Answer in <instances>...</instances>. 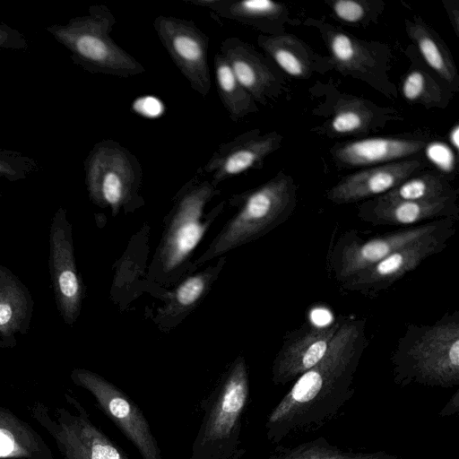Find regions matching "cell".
Wrapping results in <instances>:
<instances>
[{
	"label": "cell",
	"instance_id": "cell-1",
	"mask_svg": "<svg viewBox=\"0 0 459 459\" xmlns=\"http://www.w3.org/2000/svg\"><path fill=\"white\" fill-rule=\"evenodd\" d=\"M368 342L366 320L344 317L325 356L295 380L267 415V440L278 446L335 419L354 394L355 374Z\"/></svg>",
	"mask_w": 459,
	"mask_h": 459
},
{
	"label": "cell",
	"instance_id": "cell-2",
	"mask_svg": "<svg viewBox=\"0 0 459 459\" xmlns=\"http://www.w3.org/2000/svg\"><path fill=\"white\" fill-rule=\"evenodd\" d=\"M202 169L178 190L165 220V228L154 255L148 276L160 285H170L193 273L190 258L208 229L223 212L221 201L211 211L205 207L221 191L209 179L203 178Z\"/></svg>",
	"mask_w": 459,
	"mask_h": 459
},
{
	"label": "cell",
	"instance_id": "cell-3",
	"mask_svg": "<svg viewBox=\"0 0 459 459\" xmlns=\"http://www.w3.org/2000/svg\"><path fill=\"white\" fill-rule=\"evenodd\" d=\"M390 359L400 386H457L459 312L446 313L432 325H407Z\"/></svg>",
	"mask_w": 459,
	"mask_h": 459
},
{
	"label": "cell",
	"instance_id": "cell-4",
	"mask_svg": "<svg viewBox=\"0 0 459 459\" xmlns=\"http://www.w3.org/2000/svg\"><path fill=\"white\" fill-rule=\"evenodd\" d=\"M229 204L237 208L236 212L192 264L193 271L288 221L297 205V185L290 175L281 170L259 186L232 195Z\"/></svg>",
	"mask_w": 459,
	"mask_h": 459
},
{
	"label": "cell",
	"instance_id": "cell-5",
	"mask_svg": "<svg viewBox=\"0 0 459 459\" xmlns=\"http://www.w3.org/2000/svg\"><path fill=\"white\" fill-rule=\"evenodd\" d=\"M250 396L248 367L239 354L200 403L201 424L189 459H240L242 420Z\"/></svg>",
	"mask_w": 459,
	"mask_h": 459
},
{
	"label": "cell",
	"instance_id": "cell-6",
	"mask_svg": "<svg viewBox=\"0 0 459 459\" xmlns=\"http://www.w3.org/2000/svg\"><path fill=\"white\" fill-rule=\"evenodd\" d=\"M116 22L107 5L94 4L87 14L46 30L70 52L74 64L88 73L123 79L143 74L144 66L112 39Z\"/></svg>",
	"mask_w": 459,
	"mask_h": 459
},
{
	"label": "cell",
	"instance_id": "cell-7",
	"mask_svg": "<svg viewBox=\"0 0 459 459\" xmlns=\"http://www.w3.org/2000/svg\"><path fill=\"white\" fill-rule=\"evenodd\" d=\"M83 167L89 197L96 205L109 208L114 216L121 210L132 212L143 205L141 163L120 143L112 139L96 143Z\"/></svg>",
	"mask_w": 459,
	"mask_h": 459
},
{
	"label": "cell",
	"instance_id": "cell-8",
	"mask_svg": "<svg viewBox=\"0 0 459 459\" xmlns=\"http://www.w3.org/2000/svg\"><path fill=\"white\" fill-rule=\"evenodd\" d=\"M303 25L319 31L332 69L363 81L385 96L397 95L388 74L391 56L386 45L359 39L323 20L307 18Z\"/></svg>",
	"mask_w": 459,
	"mask_h": 459
},
{
	"label": "cell",
	"instance_id": "cell-9",
	"mask_svg": "<svg viewBox=\"0 0 459 459\" xmlns=\"http://www.w3.org/2000/svg\"><path fill=\"white\" fill-rule=\"evenodd\" d=\"M66 398L72 410L56 408L49 414L48 408L40 404L31 410L33 417L51 435L65 459H130L91 421L75 398L67 394Z\"/></svg>",
	"mask_w": 459,
	"mask_h": 459
},
{
	"label": "cell",
	"instance_id": "cell-10",
	"mask_svg": "<svg viewBox=\"0 0 459 459\" xmlns=\"http://www.w3.org/2000/svg\"><path fill=\"white\" fill-rule=\"evenodd\" d=\"M455 220L446 219L434 231L394 251L388 256L343 281V290L365 297L376 298L408 273L416 269L428 257L442 252L455 235Z\"/></svg>",
	"mask_w": 459,
	"mask_h": 459
},
{
	"label": "cell",
	"instance_id": "cell-11",
	"mask_svg": "<svg viewBox=\"0 0 459 459\" xmlns=\"http://www.w3.org/2000/svg\"><path fill=\"white\" fill-rule=\"evenodd\" d=\"M71 379L92 395L99 408L136 448L142 459H162L149 421L125 392L100 375L85 368H74Z\"/></svg>",
	"mask_w": 459,
	"mask_h": 459
},
{
	"label": "cell",
	"instance_id": "cell-12",
	"mask_svg": "<svg viewBox=\"0 0 459 459\" xmlns=\"http://www.w3.org/2000/svg\"><path fill=\"white\" fill-rule=\"evenodd\" d=\"M446 220L430 221L368 239L361 238L354 231L345 232L329 250L328 269L337 282L342 284L357 273L374 265L394 251L434 231Z\"/></svg>",
	"mask_w": 459,
	"mask_h": 459
},
{
	"label": "cell",
	"instance_id": "cell-13",
	"mask_svg": "<svg viewBox=\"0 0 459 459\" xmlns=\"http://www.w3.org/2000/svg\"><path fill=\"white\" fill-rule=\"evenodd\" d=\"M153 28L161 45L190 87L206 98L212 86L209 37L191 20L159 15Z\"/></svg>",
	"mask_w": 459,
	"mask_h": 459
},
{
	"label": "cell",
	"instance_id": "cell-14",
	"mask_svg": "<svg viewBox=\"0 0 459 459\" xmlns=\"http://www.w3.org/2000/svg\"><path fill=\"white\" fill-rule=\"evenodd\" d=\"M48 264L56 307L65 323L73 326L81 312L84 290L75 263L72 225L62 207L50 225Z\"/></svg>",
	"mask_w": 459,
	"mask_h": 459
},
{
	"label": "cell",
	"instance_id": "cell-15",
	"mask_svg": "<svg viewBox=\"0 0 459 459\" xmlns=\"http://www.w3.org/2000/svg\"><path fill=\"white\" fill-rule=\"evenodd\" d=\"M325 88V100L315 108V113L326 119L313 128L316 134L331 138L362 136L402 119L394 108L380 107L368 100Z\"/></svg>",
	"mask_w": 459,
	"mask_h": 459
},
{
	"label": "cell",
	"instance_id": "cell-16",
	"mask_svg": "<svg viewBox=\"0 0 459 459\" xmlns=\"http://www.w3.org/2000/svg\"><path fill=\"white\" fill-rule=\"evenodd\" d=\"M343 317L326 324L307 322L289 332L272 365V382L284 385L295 381L326 353Z\"/></svg>",
	"mask_w": 459,
	"mask_h": 459
},
{
	"label": "cell",
	"instance_id": "cell-17",
	"mask_svg": "<svg viewBox=\"0 0 459 459\" xmlns=\"http://www.w3.org/2000/svg\"><path fill=\"white\" fill-rule=\"evenodd\" d=\"M282 140L283 136L276 131L262 134L258 128L250 129L220 144L201 167L202 171L218 187L234 176L261 169L265 159L281 146Z\"/></svg>",
	"mask_w": 459,
	"mask_h": 459
},
{
	"label": "cell",
	"instance_id": "cell-18",
	"mask_svg": "<svg viewBox=\"0 0 459 459\" xmlns=\"http://www.w3.org/2000/svg\"><path fill=\"white\" fill-rule=\"evenodd\" d=\"M422 158L414 157L373 166L342 178L327 190V200L346 204L384 195L426 168Z\"/></svg>",
	"mask_w": 459,
	"mask_h": 459
},
{
	"label": "cell",
	"instance_id": "cell-19",
	"mask_svg": "<svg viewBox=\"0 0 459 459\" xmlns=\"http://www.w3.org/2000/svg\"><path fill=\"white\" fill-rule=\"evenodd\" d=\"M236 78L255 101L266 105L285 91V81L268 59L251 44L238 37H229L220 45Z\"/></svg>",
	"mask_w": 459,
	"mask_h": 459
},
{
	"label": "cell",
	"instance_id": "cell-20",
	"mask_svg": "<svg viewBox=\"0 0 459 459\" xmlns=\"http://www.w3.org/2000/svg\"><path fill=\"white\" fill-rule=\"evenodd\" d=\"M429 140L424 134L366 137L338 143L329 152L338 167H373L414 158L426 148Z\"/></svg>",
	"mask_w": 459,
	"mask_h": 459
},
{
	"label": "cell",
	"instance_id": "cell-21",
	"mask_svg": "<svg viewBox=\"0 0 459 459\" xmlns=\"http://www.w3.org/2000/svg\"><path fill=\"white\" fill-rule=\"evenodd\" d=\"M458 197L436 201L386 200L379 196L362 202L358 217L374 226H410L427 220L459 219Z\"/></svg>",
	"mask_w": 459,
	"mask_h": 459
},
{
	"label": "cell",
	"instance_id": "cell-22",
	"mask_svg": "<svg viewBox=\"0 0 459 459\" xmlns=\"http://www.w3.org/2000/svg\"><path fill=\"white\" fill-rule=\"evenodd\" d=\"M186 4L205 8L213 15L259 30L264 35L285 32L292 22L288 7L271 0H184Z\"/></svg>",
	"mask_w": 459,
	"mask_h": 459
},
{
	"label": "cell",
	"instance_id": "cell-23",
	"mask_svg": "<svg viewBox=\"0 0 459 459\" xmlns=\"http://www.w3.org/2000/svg\"><path fill=\"white\" fill-rule=\"evenodd\" d=\"M225 264L226 256H221L215 264L183 277L162 297L163 305L157 309L154 323L163 330H170L180 324L207 296Z\"/></svg>",
	"mask_w": 459,
	"mask_h": 459
},
{
	"label": "cell",
	"instance_id": "cell-24",
	"mask_svg": "<svg viewBox=\"0 0 459 459\" xmlns=\"http://www.w3.org/2000/svg\"><path fill=\"white\" fill-rule=\"evenodd\" d=\"M34 301L29 289L0 264V347L13 348L27 333Z\"/></svg>",
	"mask_w": 459,
	"mask_h": 459
},
{
	"label": "cell",
	"instance_id": "cell-25",
	"mask_svg": "<svg viewBox=\"0 0 459 459\" xmlns=\"http://www.w3.org/2000/svg\"><path fill=\"white\" fill-rule=\"evenodd\" d=\"M256 41L266 56L291 77L307 79L315 73L332 69L327 56L318 55L303 40L286 31L260 34Z\"/></svg>",
	"mask_w": 459,
	"mask_h": 459
},
{
	"label": "cell",
	"instance_id": "cell-26",
	"mask_svg": "<svg viewBox=\"0 0 459 459\" xmlns=\"http://www.w3.org/2000/svg\"><path fill=\"white\" fill-rule=\"evenodd\" d=\"M405 30L429 68L452 92H458V70L440 36L418 15L405 20Z\"/></svg>",
	"mask_w": 459,
	"mask_h": 459
},
{
	"label": "cell",
	"instance_id": "cell-27",
	"mask_svg": "<svg viewBox=\"0 0 459 459\" xmlns=\"http://www.w3.org/2000/svg\"><path fill=\"white\" fill-rule=\"evenodd\" d=\"M0 459H53L43 438L26 422L0 408Z\"/></svg>",
	"mask_w": 459,
	"mask_h": 459
},
{
	"label": "cell",
	"instance_id": "cell-28",
	"mask_svg": "<svg viewBox=\"0 0 459 459\" xmlns=\"http://www.w3.org/2000/svg\"><path fill=\"white\" fill-rule=\"evenodd\" d=\"M213 67L217 92L230 120L237 123L245 117L257 112L256 102L238 81L220 51L214 56Z\"/></svg>",
	"mask_w": 459,
	"mask_h": 459
},
{
	"label": "cell",
	"instance_id": "cell-29",
	"mask_svg": "<svg viewBox=\"0 0 459 459\" xmlns=\"http://www.w3.org/2000/svg\"><path fill=\"white\" fill-rule=\"evenodd\" d=\"M265 459H400L385 451H354L329 443L319 437L295 446H276Z\"/></svg>",
	"mask_w": 459,
	"mask_h": 459
},
{
	"label": "cell",
	"instance_id": "cell-30",
	"mask_svg": "<svg viewBox=\"0 0 459 459\" xmlns=\"http://www.w3.org/2000/svg\"><path fill=\"white\" fill-rule=\"evenodd\" d=\"M458 194L445 175L438 170H429L411 176L379 197L400 201H436L458 197Z\"/></svg>",
	"mask_w": 459,
	"mask_h": 459
},
{
	"label": "cell",
	"instance_id": "cell-31",
	"mask_svg": "<svg viewBox=\"0 0 459 459\" xmlns=\"http://www.w3.org/2000/svg\"><path fill=\"white\" fill-rule=\"evenodd\" d=\"M401 94L408 103L428 108H445L453 96L446 85L435 79L427 70L416 66L415 64L402 79Z\"/></svg>",
	"mask_w": 459,
	"mask_h": 459
},
{
	"label": "cell",
	"instance_id": "cell-32",
	"mask_svg": "<svg viewBox=\"0 0 459 459\" xmlns=\"http://www.w3.org/2000/svg\"><path fill=\"white\" fill-rule=\"evenodd\" d=\"M325 3L336 20L351 26H367L377 22L385 8L381 0H327Z\"/></svg>",
	"mask_w": 459,
	"mask_h": 459
},
{
	"label": "cell",
	"instance_id": "cell-33",
	"mask_svg": "<svg viewBox=\"0 0 459 459\" xmlns=\"http://www.w3.org/2000/svg\"><path fill=\"white\" fill-rule=\"evenodd\" d=\"M37 167L38 163L32 158L14 151L0 150V179H23L35 171Z\"/></svg>",
	"mask_w": 459,
	"mask_h": 459
},
{
	"label": "cell",
	"instance_id": "cell-34",
	"mask_svg": "<svg viewBox=\"0 0 459 459\" xmlns=\"http://www.w3.org/2000/svg\"><path fill=\"white\" fill-rule=\"evenodd\" d=\"M0 48L25 51L29 48V43L19 30L0 23Z\"/></svg>",
	"mask_w": 459,
	"mask_h": 459
},
{
	"label": "cell",
	"instance_id": "cell-35",
	"mask_svg": "<svg viewBox=\"0 0 459 459\" xmlns=\"http://www.w3.org/2000/svg\"><path fill=\"white\" fill-rule=\"evenodd\" d=\"M447 16L457 37H459V2L457 0H442Z\"/></svg>",
	"mask_w": 459,
	"mask_h": 459
},
{
	"label": "cell",
	"instance_id": "cell-36",
	"mask_svg": "<svg viewBox=\"0 0 459 459\" xmlns=\"http://www.w3.org/2000/svg\"><path fill=\"white\" fill-rule=\"evenodd\" d=\"M459 392L456 391L453 399H451L446 405L443 408L442 411L439 413L440 416H449L453 413L458 412L459 409Z\"/></svg>",
	"mask_w": 459,
	"mask_h": 459
},
{
	"label": "cell",
	"instance_id": "cell-37",
	"mask_svg": "<svg viewBox=\"0 0 459 459\" xmlns=\"http://www.w3.org/2000/svg\"><path fill=\"white\" fill-rule=\"evenodd\" d=\"M449 143L455 152L459 149V125L455 124L450 130L448 134Z\"/></svg>",
	"mask_w": 459,
	"mask_h": 459
}]
</instances>
